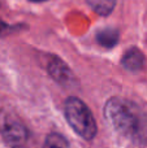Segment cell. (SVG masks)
<instances>
[{
	"label": "cell",
	"mask_w": 147,
	"mask_h": 148,
	"mask_svg": "<svg viewBox=\"0 0 147 148\" xmlns=\"http://www.w3.org/2000/svg\"><path fill=\"white\" fill-rule=\"evenodd\" d=\"M30 1H44V0H30Z\"/></svg>",
	"instance_id": "9"
},
{
	"label": "cell",
	"mask_w": 147,
	"mask_h": 148,
	"mask_svg": "<svg viewBox=\"0 0 147 148\" xmlns=\"http://www.w3.org/2000/svg\"><path fill=\"white\" fill-rule=\"evenodd\" d=\"M48 73L57 83L63 84V86H70L73 84V81H74V77H73V73L70 72V69L68 68V65L65 64L61 60L54 59L48 62Z\"/></svg>",
	"instance_id": "4"
},
{
	"label": "cell",
	"mask_w": 147,
	"mask_h": 148,
	"mask_svg": "<svg viewBox=\"0 0 147 148\" xmlns=\"http://www.w3.org/2000/svg\"><path fill=\"white\" fill-rule=\"evenodd\" d=\"M96 40L100 46L106 47V48H112L117 44L119 42V31L116 29L106 27L102 29L98 34H96Z\"/></svg>",
	"instance_id": "6"
},
{
	"label": "cell",
	"mask_w": 147,
	"mask_h": 148,
	"mask_svg": "<svg viewBox=\"0 0 147 148\" xmlns=\"http://www.w3.org/2000/svg\"><path fill=\"white\" fill-rule=\"evenodd\" d=\"M0 133L4 140L13 148L22 147L29 136L27 130L22 122L9 116H3L0 118Z\"/></svg>",
	"instance_id": "3"
},
{
	"label": "cell",
	"mask_w": 147,
	"mask_h": 148,
	"mask_svg": "<svg viewBox=\"0 0 147 148\" xmlns=\"http://www.w3.org/2000/svg\"><path fill=\"white\" fill-rule=\"evenodd\" d=\"M104 117L120 136L135 144L147 143V114L135 103L112 97L106 103Z\"/></svg>",
	"instance_id": "1"
},
{
	"label": "cell",
	"mask_w": 147,
	"mask_h": 148,
	"mask_svg": "<svg viewBox=\"0 0 147 148\" xmlns=\"http://www.w3.org/2000/svg\"><path fill=\"white\" fill-rule=\"evenodd\" d=\"M9 30H10L9 26L5 25V23H3V22H0V36L5 35L7 33H9Z\"/></svg>",
	"instance_id": "8"
},
{
	"label": "cell",
	"mask_w": 147,
	"mask_h": 148,
	"mask_svg": "<svg viewBox=\"0 0 147 148\" xmlns=\"http://www.w3.org/2000/svg\"><path fill=\"white\" fill-rule=\"evenodd\" d=\"M121 64L125 69L130 70V72H138L145 65V56L138 48H130L122 56Z\"/></svg>",
	"instance_id": "5"
},
{
	"label": "cell",
	"mask_w": 147,
	"mask_h": 148,
	"mask_svg": "<svg viewBox=\"0 0 147 148\" xmlns=\"http://www.w3.org/2000/svg\"><path fill=\"white\" fill-rule=\"evenodd\" d=\"M43 148H70L68 140L60 134L52 133L46 138Z\"/></svg>",
	"instance_id": "7"
},
{
	"label": "cell",
	"mask_w": 147,
	"mask_h": 148,
	"mask_svg": "<svg viewBox=\"0 0 147 148\" xmlns=\"http://www.w3.org/2000/svg\"><path fill=\"white\" fill-rule=\"evenodd\" d=\"M65 117L70 127L86 140L96 135V122L89 107L77 97H69L65 101Z\"/></svg>",
	"instance_id": "2"
}]
</instances>
